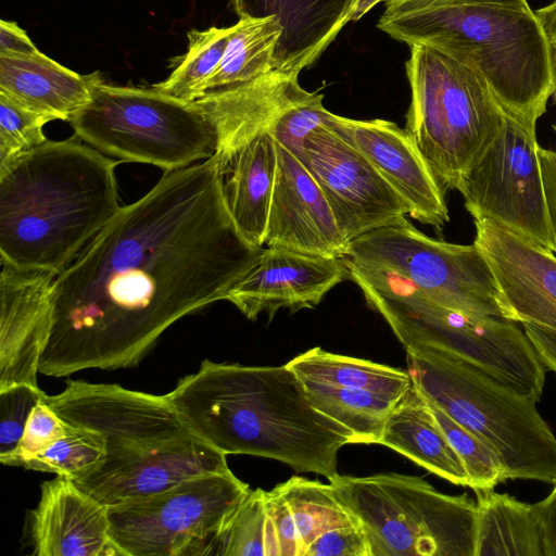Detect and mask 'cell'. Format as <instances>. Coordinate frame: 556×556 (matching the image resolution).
Returning <instances> with one entry per match:
<instances>
[{"label": "cell", "mask_w": 556, "mask_h": 556, "mask_svg": "<svg viewBox=\"0 0 556 556\" xmlns=\"http://www.w3.org/2000/svg\"><path fill=\"white\" fill-rule=\"evenodd\" d=\"M263 249L236 226L215 155L165 172L55 276L39 372L138 364L177 320L225 300Z\"/></svg>", "instance_id": "6da1fadb"}, {"label": "cell", "mask_w": 556, "mask_h": 556, "mask_svg": "<svg viewBox=\"0 0 556 556\" xmlns=\"http://www.w3.org/2000/svg\"><path fill=\"white\" fill-rule=\"evenodd\" d=\"M189 426L222 453L271 458L299 472L338 475L351 431L318 412L287 365L245 366L204 359L167 394Z\"/></svg>", "instance_id": "7a4b0ae2"}, {"label": "cell", "mask_w": 556, "mask_h": 556, "mask_svg": "<svg viewBox=\"0 0 556 556\" xmlns=\"http://www.w3.org/2000/svg\"><path fill=\"white\" fill-rule=\"evenodd\" d=\"M77 135L0 165L1 263L61 273L119 210L115 161Z\"/></svg>", "instance_id": "3957f363"}, {"label": "cell", "mask_w": 556, "mask_h": 556, "mask_svg": "<svg viewBox=\"0 0 556 556\" xmlns=\"http://www.w3.org/2000/svg\"><path fill=\"white\" fill-rule=\"evenodd\" d=\"M45 401L70 424L102 434V460L73 481L108 507L230 470L227 455L198 435L165 395L70 380Z\"/></svg>", "instance_id": "277c9868"}, {"label": "cell", "mask_w": 556, "mask_h": 556, "mask_svg": "<svg viewBox=\"0 0 556 556\" xmlns=\"http://www.w3.org/2000/svg\"><path fill=\"white\" fill-rule=\"evenodd\" d=\"M377 27L410 46L443 51L471 67L504 112L536 126L556 93L553 51L530 7L432 4Z\"/></svg>", "instance_id": "5b68a950"}, {"label": "cell", "mask_w": 556, "mask_h": 556, "mask_svg": "<svg viewBox=\"0 0 556 556\" xmlns=\"http://www.w3.org/2000/svg\"><path fill=\"white\" fill-rule=\"evenodd\" d=\"M404 349L418 391L490 446L507 480L556 483V437L536 402L454 354L420 344Z\"/></svg>", "instance_id": "8992f818"}, {"label": "cell", "mask_w": 556, "mask_h": 556, "mask_svg": "<svg viewBox=\"0 0 556 556\" xmlns=\"http://www.w3.org/2000/svg\"><path fill=\"white\" fill-rule=\"evenodd\" d=\"M350 278L402 343L454 354L539 402L546 368L518 323L466 314L435 302L404 278L354 264Z\"/></svg>", "instance_id": "52a82bcc"}, {"label": "cell", "mask_w": 556, "mask_h": 556, "mask_svg": "<svg viewBox=\"0 0 556 556\" xmlns=\"http://www.w3.org/2000/svg\"><path fill=\"white\" fill-rule=\"evenodd\" d=\"M405 131L444 190H457L467 168L494 138L505 112L483 79L454 56L410 46Z\"/></svg>", "instance_id": "ba28073f"}, {"label": "cell", "mask_w": 556, "mask_h": 556, "mask_svg": "<svg viewBox=\"0 0 556 556\" xmlns=\"http://www.w3.org/2000/svg\"><path fill=\"white\" fill-rule=\"evenodd\" d=\"M90 91L88 104L68 123L75 135L105 155L172 172L217 151L215 127L195 101L154 87L109 85L99 74Z\"/></svg>", "instance_id": "9c48e42d"}, {"label": "cell", "mask_w": 556, "mask_h": 556, "mask_svg": "<svg viewBox=\"0 0 556 556\" xmlns=\"http://www.w3.org/2000/svg\"><path fill=\"white\" fill-rule=\"evenodd\" d=\"M329 483L359 520L370 556H475L476 502L396 472L336 475Z\"/></svg>", "instance_id": "30bf717a"}, {"label": "cell", "mask_w": 556, "mask_h": 556, "mask_svg": "<svg viewBox=\"0 0 556 556\" xmlns=\"http://www.w3.org/2000/svg\"><path fill=\"white\" fill-rule=\"evenodd\" d=\"M250 491L231 470L190 477L154 494L109 506L110 535L122 556L207 555Z\"/></svg>", "instance_id": "8fae6325"}, {"label": "cell", "mask_w": 556, "mask_h": 556, "mask_svg": "<svg viewBox=\"0 0 556 556\" xmlns=\"http://www.w3.org/2000/svg\"><path fill=\"white\" fill-rule=\"evenodd\" d=\"M345 258L393 273L451 309L503 317L498 289L481 250L475 243L428 237L406 217L352 240Z\"/></svg>", "instance_id": "7c38bea8"}, {"label": "cell", "mask_w": 556, "mask_h": 556, "mask_svg": "<svg viewBox=\"0 0 556 556\" xmlns=\"http://www.w3.org/2000/svg\"><path fill=\"white\" fill-rule=\"evenodd\" d=\"M535 126L505 113L457 190L473 220L489 219L556 254Z\"/></svg>", "instance_id": "4fadbf2b"}, {"label": "cell", "mask_w": 556, "mask_h": 556, "mask_svg": "<svg viewBox=\"0 0 556 556\" xmlns=\"http://www.w3.org/2000/svg\"><path fill=\"white\" fill-rule=\"evenodd\" d=\"M299 161L320 186L349 242L408 216L403 200L370 162L329 127L306 138Z\"/></svg>", "instance_id": "5bb4252c"}, {"label": "cell", "mask_w": 556, "mask_h": 556, "mask_svg": "<svg viewBox=\"0 0 556 556\" xmlns=\"http://www.w3.org/2000/svg\"><path fill=\"white\" fill-rule=\"evenodd\" d=\"M326 126L370 162L403 200L409 217L439 231L450 222L445 190L404 128L387 119H353L333 113Z\"/></svg>", "instance_id": "9a60e30c"}, {"label": "cell", "mask_w": 556, "mask_h": 556, "mask_svg": "<svg viewBox=\"0 0 556 556\" xmlns=\"http://www.w3.org/2000/svg\"><path fill=\"white\" fill-rule=\"evenodd\" d=\"M473 243L493 273L503 318L556 332V255L489 220H475Z\"/></svg>", "instance_id": "2e32d148"}, {"label": "cell", "mask_w": 556, "mask_h": 556, "mask_svg": "<svg viewBox=\"0 0 556 556\" xmlns=\"http://www.w3.org/2000/svg\"><path fill=\"white\" fill-rule=\"evenodd\" d=\"M350 279L345 257L323 256L290 249H263L253 266L225 296L248 319L279 309L291 313L316 307L336 286Z\"/></svg>", "instance_id": "e0dca14e"}, {"label": "cell", "mask_w": 556, "mask_h": 556, "mask_svg": "<svg viewBox=\"0 0 556 556\" xmlns=\"http://www.w3.org/2000/svg\"><path fill=\"white\" fill-rule=\"evenodd\" d=\"M23 539L36 556H122L110 535L108 506L61 475L41 484Z\"/></svg>", "instance_id": "ac0fdd59"}, {"label": "cell", "mask_w": 556, "mask_h": 556, "mask_svg": "<svg viewBox=\"0 0 556 556\" xmlns=\"http://www.w3.org/2000/svg\"><path fill=\"white\" fill-rule=\"evenodd\" d=\"M277 152L265 244L345 257L350 242L340 230L320 186L289 151L277 144Z\"/></svg>", "instance_id": "d6986e66"}, {"label": "cell", "mask_w": 556, "mask_h": 556, "mask_svg": "<svg viewBox=\"0 0 556 556\" xmlns=\"http://www.w3.org/2000/svg\"><path fill=\"white\" fill-rule=\"evenodd\" d=\"M1 264L0 391L20 383L38 386V366L50 332L56 274Z\"/></svg>", "instance_id": "ffe728a7"}, {"label": "cell", "mask_w": 556, "mask_h": 556, "mask_svg": "<svg viewBox=\"0 0 556 556\" xmlns=\"http://www.w3.org/2000/svg\"><path fill=\"white\" fill-rule=\"evenodd\" d=\"M305 90L299 73L274 70L247 83L205 93L197 104L215 127L223 156L268 131L277 117Z\"/></svg>", "instance_id": "44dd1931"}, {"label": "cell", "mask_w": 556, "mask_h": 556, "mask_svg": "<svg viewBox=\"0 0 556 556\" xmlns=\"http://www.w3.org/2000/svg\"><path fill=\"white\" fill-rule=\"evenodd\" d=\"M356 0H232L240 17L275 16L282 34L276 68L301 73L315 63L340 30L351 22Z\"/></svg>", "instance_id": "7402d4cb"}, {"label": "cell", "mask_w": 556, "mask_h": 556, "mask_svg": "<svg viewBox=\"0 0 556 556\" xmlns=\"http://www.w3.org/2000/svg\"><path fill=\"white\" fill-rule=\"evenodd\" d=\"M218 162L226 206L241 235L253 245L265 244L277 173V144L264 131Z\"/></svg>", "instance_id": "603a6c76"}, {"label": "cell", "mask_w": 556, "mask_h": 556, "mask_svg": "<svg viewBox=\"0 0 556 556\" xmlns=\"http://www.w3.org/2000/svg\"><path fill=\"white\" fill-rule=\"evenodd\" d=\"M99 72L78 74L41 51L0 55V92L51 121H67L91 99Z\"/></svg>", "instance_id": "cb8c5ba5"}, {"label": "cell", "mask_w": 556, "mask_h": 556, "mask_svg": "<svg viewBox=\"0 0 556 556\" xmlns=\"http://www.w3.org/2000/svg\"><path fill=\"white\" fill-rule=\"evenodd\" d=\"M379 444L454 484H469L459 457L414 383L388 417Z\"/></svg>", "instance_id": "d4e9b609"}, {"label": "cell", "mask_w": 556, "mask_h": 556, "mask_svg": "<svg viewBox=\"0 0 556 556\" xmlns=\"http://www.w3.org/2000/svg\"><path fill=\"white\" fill-rule=\"evenodd\" d=\"M477 502L475 556H547L540 504L493 489L473 490Z\"/></svg>", "instance_id": "484cf974"}, {"label": "cell", "mask_w": 556, "mask_h": 556, "mask_svg": "<svg viewBox=\"0 0 556 556\" xmlns=\"http://www.w3.org/2000/svg\"><path fill=\"white\" fill-rule=\"evenodd\" d=\"M287 365L298 378L353 389H365L399 402L413 381L408 371L371 361L340 355L313 348L296 355Z\"/></svg>", "instance_id": "4316f807"}, {"label": "cell", "mask_w": 556, "mask_h": 556, "mask_svg": "<svg viewBox=\"0 0 556 556\" xmlns=\"http://www.w3.org/2000/svg\"><path fill=\"white\" fill-rule=\"evenodd\" d=\"M282 34L275 16L240 17L232 25L220 64L206 92L247 83L276 68V50Z\"/></svg>", "instance_id": "83f0119b"}, {"label": "cell", "mask_w": 556, "mask_h": 556, "mask_svg": "<svg viewBox=\"0 0 556 556\" xmlns=\"http://www.w3.org/2000/svg\"><path fill=\"white\" fill-rule=\"evenodd\" d=\"M302 384L311 404L351 431L354 443L379 444L387 419L397 404L365 389L311 381H304Z\"/></svg>", "instance_id": "f1b7e54d"}, {"label": "cell", "mask_w": 556, "mask_h": 556, "mask_svg": "<svg viewBox=\"0 0 556 556\" xmlns=\"http://www.w3.org/2000/svg\"><path fill=\"white\" fill-rule=\"evenodd\" d=\"M231 31L232 25L189 31L186 53L174 60L169 76L152 87L187 102L202 98L220 64Z\"/></svg>", "instance_id": "f546056e"}, {"label": "cell", "mask_w": 556, "mask_h": 556, "mask_svg": "<svg viewBox=\"0 0 556 556\" xmlns=\"http://www.w3.org/2000/svg\"><path fill=\"white\" fill-rule=\"evenodd\" d=\"M277 486L291 509L302 556L321 533L358 521L340 502L330 483L294 476Z\"/></svg>", "instance_id": "4dcf8cb0"}, {"label": "cell", "mask_w": 556, "mask_h": 556, "mask_svg": "<svg viewBox=\"0 0 556 556\" xmlns=\"http://www.w3.org/2000/svg\"><path fill=\"white\" fill-rule=\"evenodd\" d=\"M265 492L260 488L249 492L212 541L208 554L280 556Z\"/></svg>", "instance_id": "1f68e13d"}, {"label": "cell", "mask_w": 556, "mask_h": 556, "mask_svg": "<svg viewBox=\"0 0 556 556\" xmlns=\"http://www.w3.org/2000/svg\"><path fill=\"white\" fill-rule=\"evenodd\" d=\"M104 450V439L100 432L72 425L66 434L29 459L23 467L75 480L102 460Z\"/></svg>", "instance_id": "d6a6232c"}, {"label": "cell", "mask_w": 556, "mask_h": 556, "mask_svg": "<svg viewBox=\"0 0 556 556\" xmlns=\"http://www.w3.org/2000/svg\"><path fill=\"white\" fill-rule=\"evenodd\" d=\"M427 403L433 418L467 472L468 488L472 490L493 489L507 480L501 459L490 446L438 406L428 401Z\"/></svg>", "instance_id": "836d02e7"}, {"label": "cell", "mask_w": 556, "mask_h": 556, "mask_svg": "<svg viewBox=\"0 0 556 556\" xmlns=\"http://www.w3.org/2000/svg\"><path fill=\"white\" fill-rule=\"evenodd\" d=\"M51 119L0 92V165L46 142Z\"/></svg>", "instance_id": "e575fe53"}, {"label": "cell", "mask_w": 556, "mask_h": 556, "mask_svg": "<svg viewBox=\"0 0 556 556\" xmlns=\"http://www.w3.org/2000/svg\"><path fill=\"white\" fill-rule=\"evenodd\" d=\"M323 99L321 93L306 91L277 117L268 130L275 142L298 160L304 153L306 138L326 126L331 113L324 106Z\"/></svg>", "instance_id": "d590c367"}, {"label": "cell", "mask_w": 556, "mask_h": 556, "mask_svg": "<svg viewBox=\"0 0 556 556\" xmlns=\"http://www.w3.org/2000/svg\"><path fill=\"white\" fill-rule=\"evenodd\" d=\"M47 394L38 386L20 383L0 391V462L18 446L33 408Z\"/></svg>", "instance_id": "8d00e7d4"}, {"label": "cell", "mask_w": 556, "mask_h": 556, "mask_svg": "<svg viewBox=\"0 0 556 556\" xmlns=\"http://www.w3.org/2000/svg\"><path fill=\"white\" fill-rule=\"evenodd\" d=\"M71 427L72 424L63 419L42 399L33 408L18 446L2 464L23 467L29 459L66 434Z\"/></svg>", "instance_id": "74e56055"}, {"label": "cell", "mask_w": 556, "mask_h": 556, "mask_svg": "<svg viewBox=\"0 0 556 556\" xmlns=\"http://www.w3.org/2000/svg\"><path fill=\"white\" fill-rule=\"evenodd\" d=\"M304 556H370V551L358 520L321 533L308 545Z\"/></svg>", "instance_id": "f35d334b"}, {"label": "cell", "mask_w": 556, "mask_h": 556, "mask_svg": "<svg viewBox=\"0 0 556 556\" xmlns=\"http://www.w3.org/2000/svg\"><path fill=\"white\" fill-rule=\"evenodd\" d=\"M266 507L279 545L280 556H302L296 526L291 509L276 485L265 492Z\"/></svg>", "instance_id": "ab89813d"}, {"label": "cell", "mask_w": 556, "mask_h": 556, "mask_svg": "<svg viewBox=\"0 0 556 556\" xmlns=\"http://www.w3.org/2000/svg\"><path fill=\"white\" fill-rule=\"evenodd\" d=\"M384 15H394L419 10L432 4H492L530 7L527 0H384Z\"/></svg>", "instance_id": "60d3db41"}, {"label": "cell", "mask_w": 556, "mask_h": 556, "mask_svg": "<svg viewBox=\"0 0 556 556\" xmlns=\"http://www.w3.org/2000/svg\"><path fill=\"white\" fill-rule=\"evenodd\" d=\"M39 52L26 31L15 22H0V55H28Z\"/></svg>", "instance_id": "b9f144b4"}, {"label": "cell", "mask_w": 556, "mask_h": 556, "mask_svg": "<svg viewBox=\"0 0 556 556\" xmlns=\"http://www.w3.org/2000/svg\"><path fill=\"white\" fill-rule=\"evenodd\" d=\"M540 361L556 372V332L531 324H521Z\"/></svg>", "instance_id": "7bdbcfd3"}, {"label": "cell", "mask_w": 556, "mask_h": 556, "mask_svg": "<svg viewBox=\"0 0 556 556\" xmlns=\"http://www.w3.org/2000/svg\"><path fill=\"white\" fill-rule=\"evenodd\" d=\"M539 154L551 220L556 239V151L540 147Z\"/></svg>", "instance_id": "ee69618b"}, {"label": "cell", "mask_w": 556, "mask_h": 556, "mask_svg": "<svg viewBox=\"0 0 556 556\" xmlns=\"http://www.w3.org/2000/svg\"><path fill=\"white\" fill-rule=\"evenodd\" d=\"M539 504L545 531L547 556H556V484Z\"/></svg>", "instance_id": "f6af8a7d"}, {"label": "cell", "mask_w": 556, "mask_h": 556, "mask_svg": "<svg viewBox=\"0 0 556 556\" xmlns=\"http://www.w3.org/2000/svg\"><path fill=\"white\" fill-rule=\"evenodd\" d=\"M552 47H556V0L534 11Z\"/></svg>", "instance_id": "bcb514c9"}, {"label": "cell", "mask_w": 556, "mask_h": 556, "mask_svg": "<svg viewBox=\"0 0 556 556\" xmlns=\"http://www.w3.org/2000/svg\"><path fill=\"white\" fill-rule=\"evenodd\" d=\"M384 0H356L352 13L351 22L361 20L366 13H368L376 4L383 2Z\"/></svg>", "instance_id": "7dc6e473"}, {"label": "cell", "mask_w": 556, "mask_h": 556, "mask_svg": "<svg viewBox=\"0 0 556 556\" xmlns=\"http://www.w3.org/2000/svg\"><path fill=\"white\" fill-rule=\"evenodd\" d=\"M552 51H553V63H554V72H555V80H556V47H552Z\"/></svg>", "instance_id": "c3c4849f"}, {"label": "cell", "mask_w": 556, "mask_h": 556, "mask_svg": "<svg viewBox=\"0 0 556 556\" xmlns=\"http://www.w3.org/2000/svg\"><path fill=\"white\" fill-rule=\"evenodd\" d=\"M553 129H554V131L556 134V123L553 125Z\"/></svg>", "instance_id": "681fc988"}, {"label": "cell", "mask_w": 556, "mask_h": 556, "mask_svg": "<svg viewBox=\"0 0 556 556\" xmlns=\"http://www.w3.org/2000/svg\"><path fill=\"white\" fill-rule=\"evenodd\" d=\"M556 484V483H555Z\"/></svg>", "instance_id": "f907efd6"}]
</instances>
